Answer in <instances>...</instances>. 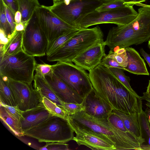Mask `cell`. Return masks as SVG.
<instances>
[{"label":"cell","instance_id":"cell-1","mask_svg":"<svg viewBox=\"0 0 150 150\" xmlns=\"http://www.w3.org/2000/svg\"><path fill=\"white\" fill-rule=\"evenodd\" d=\"M89 72L94 91L113 109L129 114L137 111L139 96L130 92L108 67L100 63Z\"/></svg>","mask_w":150,"mask_h":150},{"label":"cell","instance_id":"cell-2","mask_svg":"<svg viewBox=\"0 0 150 150\" xmlns=\"http://www.w3.org/2000/svg\"><path fill=\"white\" fill-rule=\"evenodd\" d=\"M67 120L74 131L91 132L114 144L116 150H142V143L139 139L129 132L116 128L108 118H96L83 111L68 115Z\"/></svg>","mask_w":150,"mask_h":150},{"label":"cell","instance_id":"cell-3","mask_svg":"<svg viewBox=\"0 0 150 150\" xmlns=\"http://www.w3.org/2000/svg\"><path fill=\"white\" fill-rule=\"evenodd\" d=\"M136 17L127 24L109 30L104 41L111 50L137 45L150 39V5L142 3Z\"/></svg>","mask_w":150,"mask_h":150},{"label":"cell","instance_id":"cell-4","mask_svg":"<svg viewBox=\"0 0 150 150\" xmlns=\"http://www.w3.org/2000/svg\"><path fill=\"white\" fill-rule=\"evenodd\" d=\"M104 35L100 27L82 28L64 45L47 56L49 62H73L80 54L95 44L103 42Z\"/></svg>","mask_w":150,"mask_h":150},{"label":"cell","instance_id":"cell-5","mask_svg":"<svg viewBox=\"0 0 150 150\" xmlns=\"http://www.w3.org/2000/svg\"><path fill=\"white\" fill-rule=\"evenodd\" d=\"M74 131L67 120L51 115L24 133L40 142L66 143L73 140Z\"/></svg>","mask_w":150,"mask_h":150},{"label":"cell","instance_id":"cell-6","mask_svg":"<svg viewBox=\"0 0 150 150\" xmlns=\"http://www.w3.org/2000/svg\"><path fill=\"white\" fill-rule=\"evenodd\" d=\"M36 63L34 57L23 50L13 55H0V76L31 85Z\"/></svg>","mask_w":150,"mask_h":150},{"label":"cell","instance_id":"cell-7","mask_svg":"<svg viewBox=\"0 0 150 150\" xmlns=\"http://www.w3.org/2000/svg\"><path fill=\"white\" fill-rule=\"evenodd\" d=\"M133 6H126L109 10L98 11L95 10L82 15L74 21L73 25L80 28H87L99 24L111 23L117 26L127 24L137 16Z\"/></svg>","mask_w":150,"mask_h":150},{"label":"cell","instance_id":"cell-8","mask_svg":"<svg viewBox=\"0 0 150 150\" xmlns=\"http://www.w3.org/2000/svg\"><path fill=\"white\" fill-rule=\"evenodd\" d=\"M73 62H57L53 73L83 98L93 90L88 74Z\"/></svg>","mask_w":150,"mask_h":150},{"label":"cell","instance_id":"cell-9","mask_svg":"<svg viewBox=\"0 0 150 150\" xmlns=\"http://www.w3.org/2000/svg\"><path fill=\"white\" fill-rule=\"evenodd\" d=\"M35 13L38 23L46 36L48 44L68 32L81 29L66 23L47 6H40L36 9Z\"/></svg>","mask_w":150,"mask_h":150},{"label":"cell","instance_id":"cell-10","mask_svg":"<svg viewBox=\"0 0 150 150\" xmlns=\"http://www.w3.org/2000/svg\"><path fill=\"white\" fill-rule=\"evenodd\" d=\"M102 4L95 0H72L67 4L62 1L53 3L52 5L47 7L63 21L73 25L80 16L96 10Z\"/></svg>","mask_w":150,"mask_h":150},{"label":"cell","instance_id":"cell-11","mask_svg":"<svg viewBox=\"0 0 150 150\" xmlns=\"http://www.w3.org/2000/svg\"><path fill=\"white\" fill-rule=\"evenodd\" d=\"M47 38L41 28L35 13L23 31L22 46L24 51L34 57L46 55Z\"/></svg>","mask_w":150,"mask_h":150},{"label":"cell","instance_id":"cell-12","mask_svg":"<svg viewBox=\"0 0 150 150\" xmlns=\"http://www.w3.org/2000/svg\"><path fill=\"white\" fill-rule=\"evenodd\" d=\"M12 90L19 109L25 111L42 105V98L32 85L7 78L5 81Z\"/></svg>","mask_w":150,"mask_h":150},{"label":"cell","instance_id":"cell-13","mask_svg":"<svg viewBox=\"0 0 150 150\" xmlns=\"http://www.w3.org/2000/svg\"><path fill=\"white\" fill-rule=\"evenodd\" d=\"M105 45L104 41L95 44L80 54L73 62L89 71L101 63L106 54Z\"/></svg>","mask_w":150,"mask_h":150},{"label":"cell","instance_id":"cell-14","mask_svg":"<svg viewBox=\"0 0 150 150\" xmlns=\"http://www.w3.org/2000/svg\"><path fill=\"white\" fill-rule=\"evenodd\" d=\"M44 76L54 93L62 101L76 103L83 102L84 98L53 73Z\"/></svg>","mask_w":150,"mask_h":150},{"label":"cell","instance_id":"cell-15","mask_svg":"<svg viewBox=\"0 0 150 150\" xmlns=\"http://www.w3.org/2000/svg\"><path fill=\"white\" fill-rule=\"evenodd\" d=\"M82 103L85 108L84 111L96 118H108L113 109L98 96L93 90L84 97Z\"/></svg>","mask_w":150,"mask_h":150},{"label":"cell","instance_id":"cell-16","mask_svg":"<svg viewBox=\"0 0 150 150\" xmlns=\"http://www.w3.org/2000/svg\"><path fill=\"white\" fill-rule=\"evenodd\" d=\"M76 134L73 140L79 145L85 146L93 150H116L112 142L89 132L74 130Z\"/></svg>","mask_w":150,"mask_h":150},{"label":"cell","instance_id":"cell-17","mask_svg":"<svg viewBox=\"0 0 150 150\" xmlns=\"http://www.w3.org/2000/svg\"><path fill=\"white\" fill-rule=\"evenodd\" d=\"M51 115L43 105L23 111V118L20 122L23 133L40 123Z\"/></svg>","mask_w":150,"mask_h":150},{"label":"cell","instance_id":"cell-18","mask_svg":"<svg viewBox=\"0 0 150 150\" xmlns=\"http://www.w3.org/2000/svg\"><path fill=\"white\" fill-rule=\"evenodd\" d=\"M127 56V64L124 70L137 75L149 74L144 60L134 48L129 47L125 48Z\"/></svg>","mask_w":150,"mask_h":150},{"label":"cell","instance_id":"cell-19","mask_svg":"<svg viewBox=\"0 0 150 150\" xmlns=\"http://www.w3.org/2000/svg\"><path fill=\"white\" fill-rule=\"evenodd\" d=\"M112 111L121 119L127 130L140 140L142 144H143L145 141L142 137L137 112L129 114L114 109Z\"/></svg>","mask_w":150,"mask_h":150},{"label":"cell","instance_id":"cell-20","mask_svg":"<svg viewBox=\"0 0 150 150\" xmlns=\"http://www.w3.org/2000/svg\"><path fill=\"white\" fill-rule=\"evenodd\" d=\"M33 81V87L39 92L42 98H47L61 107L63 102L55 94L44 76L36 72Z\"/></svg>","mask_w":150,"mask_h":150},{"label":"cell","instance_id":"cell-21","mask_svg":"<svg viewBox=\"0 0 150 150\" xmlns=\"http://www.w3.org/2000/svg\"><path fill=\"white\" fill-rule=\"evenodd\" d=\"M142 100L138 99L137 112L142 138L145 142L141 145L142 150H150V125L149 119L142 109Z\"/></svg>","mask_w":150,"mask_h":150},{"label":"cell","instance_id":"cell-22","mask_svg":"<svg viewBox=\"0 0 150 150\" xmlns=\"http://www.w3.org/2000/svg\"><path fill=\"white\" fill-rule=\"evenodd\" d=\"M23 31L15 30L8 43L4 45H1L0 55H13L23 50L22 44Z\"/></svg>","mask_w":150,"mask_h":150},{"label":"cell","instance_id":"cell-23","mask_svg":"<svg viewBox=\"0 0 150 150\" xmlns=\"http://www.w3.org/2000/svg\"><path fill=\"white\" fill-rule=\"evenodd\" d=\"M0 117L10 130L18 137L24 136L20 121L11 115L3 106L0 105Z\"/></svg>","mask_w":150,"mask_h":150},{"label":"cell","instance_id":"cell-24","mask_svg":"<svg viewBox=\"0 0 150 150\" xmlns=\"http://www.w3.org/2000/svg\"><path fill=\"white\" fill-rule=\"evenodd\" d=\"M18 11L22 15V22L28 23L32 18L36 9L40 6L38 0H17Z\"/></svg>","mask_w":150,"mask_h":150},{"label":"cell","instance_id":"cell-25","mask_svg":"<svg viewBox=\"0 0 150 150\" xmlns=\"http://www.w3.org/2000/svg\"><path fill=\"white\" fill-rule=\"evenodd\" d=\"M0 103L8 106L17 105L14 95L6 81L0 76Z\"/></svg>","mask_w":150,"mask_h":150},{"label":"cell","instance_id":"cell-26","mask_svg":"<svg viewBox=\"0 0 150 150\" xmlns=\"http://www.w3.org/2000/svg\"><path fill=\"white\" fill-rule=\"evenodd\" d=\"M80 29L74 30L68 32L49 43L46 52L47 56L52 53L61 47Z\"/></svg>","mask_w":150,"mask_h":150},{"label":"cell","instance_id":"cell-27","mask_svg":"<svg viewBox=\"0 0 150 150\" xmlns=\"http://www.w3.org/2000/svg\"><path fill=\"white\" fill-rule=\"evenodd\" d=\"M42 103L43 106L52 115L67 120L68 115L66 112L55 103L44 97Z\"/></svg>","mask_w":150,"mask_h":150},{"label":"cell","instance_id":"cell-28","mask_svg":"<svg viewBox=\"0 0 150 150\" xmlns=\"http://www.w3.org/2000/svg\"><path fill=\"white\" fill-rule=\"evenodd\" d=\"M110 71L125 86L131 93L137 97L139 96L131 88L129 83V77L126 76L124 73L123 69L116 67H108Z\"/></svg>","mask_w":150,"mask_h":150},{"label":"cell","instance_id":"cell-29","mask_svg":"<svg viewBox=\"0 0 150 150\" xmlns=\"http://www.w3.org/2000/svg\"><path fill=\"white\" fill-rule=\"evenodd\" d=\"M108 55L113 58L121 66L125 67L127 64V56L125 48L118 49L115 51L110 50Z\"/></svg>","mask_w":150,"mask_h":150},{"label":"cell","instance_id":"cell-30","mask_svg":"<svg viewBox=\"0 0 150 150\" xmlns=\"http://www.w3.org/2000/svg\"><path fill=\"white\" fill-rule=\"evenodd\" d=\"M0 28L4 30L9 39L10 38L12 34L11 29L6 16L2 0H0Z\"/></svg>","mask_w":150,"mask_h":150},{"label":"cell","instance_id":"cell-31","mask_svg":"<svg viewBox=\"0 0 150 150\" xmlns=\"http://www.w3.org/2000/svg\"><path fill=\"white\" fill-rule=\"evenodd\" d=\"M67 113L68 115H74L83 111H85V108L83 103H76L63 102L61 107Z\"/></svg>","mask_w":150,"mask_h":150},{"label":"cell","instance_id":"cell-32","mask_svg":"<svg viewBox=\"0 0 150 150\" xmlns=\"http://www.w3.org/2000/svg\"><path fill=\"white\" fill-rule=\"evenodd\" d=\"M126 5H127L125 4L122 0H115L107 4H102L95 10L98 11H105L123 7Z\"/></svg>","mask_w":150,"mask_h":150},{"label":"cell","instance_id":"cell-33","mask_svg":"<svg viewBox=\"0 0 150 150\" xmlns=\"http://www.w3.org/2000/svg\"><path fill=\"white\" fill-rule=\"evenodd\" d=\"M108 118L111 123L117 128L125 132H129L125 127L121 119L112 111Z\"/></svg>","mask_w":150,"mask_h":150},{"label":"cell","instance_id":"cell-34","mask_svg":"<svg viewBox=\"0 0 150 150\" xmlns=\"http://www.w3.org/2000/svg\"><path fill=\"white\" fill-rule=\"evenodd\" d=\"M52 65H50L43 62L41 64L36 63L35 70L36 72L43 76L50 75L53 73Z\"/></svg>","mask_w":150,"mask_h":150},{"label":"cell","instance_id":"cell-35","mask_svg":"<svg viewBox=\"0 0 150 150\" xmlns=\"http://www.w3.org/2000/svg\"><path fill=\"white\" fill-rule=\"evenodd\" d=\"M69 149V145L66 143L59 142L47 143L41 147L39 150H68Z\"/></svg>","mask_w":150,"mask_h":150},{"label":"cell","instance_id":"cell-36","mask_svg":"<svg viewBox=\"0 0 150 150\" xmlns=\"http://www.w3.org/2000/svg\"><path fill=\"white\" fill-rule=\"evenodd\" d=\"M2 0L4 7L6 16L11 26L12 33L15 30L16 25L15 20V14L4 1L3 0Z\"/></svg>","mask_w":150,"mask_h":150},{"label":"cell","instance_id":"cell-37","mask_svg":"<svg viewBox=\"0 0 150 150\" xmlns=\"http://www.w3.org/2000/svg\"><path fill=\"white\" fill-rule=\"evenodd\" d=\"M12 116L20 121L23 118V111L20 110L17 105L14 106H8L0 103Z\"/></svg>","mask_w":150,"mask_h":150},{"label":"cell","instance_id":"cell-38","mask_svg":"<svg viewBox=\"0 0 150 150\" xmlns=\"http://www.w3.org/2000/svg\"><path fill=\"white\" fill-rule=\"evenodd\" d=\"M100 63L108 67H116L124 70V67L121 66L113 58L108 54H105L103 57Z\"/></svg>","mask_w":150,"mask_h":150},{"label":"cell","instance_id":"cell-39","mask_svg":"<svg viewBox=\"0 0 150 150\" xmlns=\"http://www.w3.org/2000/svg\"><path fill=\"white\" fill-rule=\"evenodd\" d=\"M15 14L18 10L17 0H3Z\"/></svg>","mask_w":150,"mask_h":150},{"label":"cell","instance_id":"cell-40","mask_svg":"<svg viewBox=\"0 0 150 150\" xmlns=\"http://www.w3.org/2000/svg\"><path fill=\"white\" fill-rule=\"evenodd\" d=\"M0 44L4 45L8 43L9 39L8 38L4 30L0 28Z\"/></svg>","mask_w":150,"mask_h":150},{"label":"cell","instance_id":"cell-41","mask_svg":"<svg viewBox=\"0 0 150 150\" xmlns=\"http://www.w3.org/2000/svg\"><path fill=\"white\" fill-rule=\"evenodd\" d=\"M125 4L129 6H133L134 5L139 3H141L147 0H122Z\"/></svg>","mask_w":150,"mask_h":150},{"label":"cell","instance_id":"cell-42","mask_svg":"<svg viewBox=\"0 0 150 150\" xmlns=\"http://www.w3.org/2000/svg\"><path fill=\"white\" fill-rule=\"evenodd\" d=\"M28 22V23L21 22L19 24H16L15 30L18 31H24Z\"/></svg>","mask_w":150,"mask_h":150},{"label":"cell","instance_id":"cell-43","mask_svg":"<svg viewBox=\"0 0 150 150\" xmlns=\"http://www.w3.org/2000/svg\"><path fill=\"white\" fill-rule=\"evenodd\" d=\"M140 52L142 56L148 63L150 68V54L145 52L143 48L140 49Z\"/></svg>","mask_w":150,"mask_h":150},{"label":"cell","instance_id":"cell-44","mask_svg":"<svg viewBox=\"0 0 150 150\" xmlns=\"http://www.w3.org/2000/svg\"><path fill=\"white\" fill-rule=\"evenodd\" d=\"M15 20L16 24H19L22 22V15L19 11H18L15 14Z\"/></svg>","mask_w":150,"mask_h":150},{"label":"cell","instance_id":"cell-45","mask_svg":"<svg viewBox=\"0 0 150 150\" xmlns=\"http://www.w3.org/2000/svg\"><path fill=\"white\" fill-rule=\"evenodd\" d=\"M143 94V96H142L140 97L141 99L146 100L150 104V95L148 94L146 92L144 93Z\"/></svg>","mask_w":150,"mask_h":150},{"label":"cell","instance_id":"cell-46","mask_svg":"<svg viewBox=\"0 0 150 150\" xmlns=\"http://www.w3.org/2000/svg\"><path fill=\"white\" fill-rule=\"evenodd\" d=\"M146 105L147 108L144 112L148 117L149 120L150 121V104L147 103Z\"/></svg>","mask_w":150,"mask_h":150},{"label":"cell","instance_id":"cell-47","mask_svg":"<svg viewBox=\"0 0 150 150\" xmlns=\"http://www.w3.org/2000/svg\"><path fill=\"white\" fill-rule=\"evenodd\" d=\"M53 3L63 1L64 3L65 4H68L72 0H52Z\"/></svg>","mask_w":150,"mask_h":150},{"label":"cell","instance_id":"cell-48","mask_svg":"<svg viewBox=\"0 0 150 150\" xmlns=\"http://www.w3.org/2000/svg\"><path fill=\"white\" fill-rule=\"evenodd\" d=\"M98 1L102 4H107L115 0H95Z\"/></svg>","mask_w":150,"mask_h":150},{"label":"cell","instance_id":"cell-49","mask_svg":"<svg viewBox=\"0 0 150 150\" xmlns=\"http://www.w3.org/2000/svg\"><path fill=\"white\" fill-rule=\"evenodd\" d=\"M146 93L150 95V80L149 81L148 85L147 87Z\"/></svg>","mask_w":150,"mask_h":150},{"label":"cell","instance_id":"cell-50","mask_svg":"<svg viewBox=\"0 0 150 150\" xmlns=\"http://www.w3.org/2000/svg\"><path fill=\"white\" fill-rule=\"evenodd\" d=\"M148 45H150V39L148 41Z\"/></svg>","mask_w":150,"mask_h":150},{"label":"cell","instance_id":"cell-51","mask_svg":"<svg viewBox=\"0 0 150 150\" xmlns=\"http://www.w3.org/2000/svg\"><path fill=\"white\" fill-rule=\"evenodd\" d=\"M148 46L150 49V45H148Z\"/></svg>","mask_w":150,"mask_h":150},{"label":"cell","instance_id":"cell-52","mask_svg":"<svg viewBox=\"0 0 150 150\" xmlns=\"http://www.w3.org/2000/svg\"><path fill=\"white\" fill-rule=\"evenodd\" d=\"M149 123H150V121L149 120Z\"/></svg>","mask_w":150,"mask_h":150}]
</instances>
